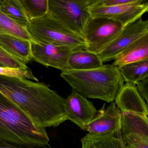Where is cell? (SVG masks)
<instances>
[{"instance_id":"cell-19","label":"cell","mask_w":148,"mask_h":148,"mask_svg":"<svg viewBox=\"0 0 148 148\" xmlns=\"http://www.w3.org/2000/svg\"><path fill=\"white\" fill-rule=\"evenodd\" d=\"M0 8L7 17L24 28L30 21L28 18L20 0H0Z\"/></svg>"},{"instance_id":"cell-26","label":"cell","mask_w":148,"mask_h":148,"mask_svg":"<svg viewBox=\"0 0 148 148\" xmlns=\"http://www.w3.org/2000/svg\"><path fill=\"white\" fill-rule=\"evenodd\" d=\"M146 21L147 24V30L148 32V18L147 20H146Z\"/></svg>"},{"instance_id":"cell-8","label":"cell","mask_w":148,"mask_h":148,"mask_svg":"<svg viewBox=\"0 0 148 148\" xmlns=\"http://www.w3.org/2000/svg\"><path fill=\"white\" fill-rule=\"evenodd\" d=\"M147 33V23L141 18L124 28L121 34L97 55L103 63L114 61L132 43Z\"/></svg>"},{"instance_id":"cell-2","label":"cell","mask_w":148,"mask_h":148,"mask_svg":"<svg viewBox=\"0 0 148 148\" xmlns=\"http://www.w3.org/2000/svg\"><path fill=\"white\" fill-rule=\"evenodd\" d=\"M60 76L73 90L84 97L108 103L115 101L125 83L119 68L113 64L88 70H64Z\"/></svg>"},{"instance_id":"cell-21","label":"cell","mask_w":148,"mask_h":148,"mask_svg":"<svg viewBox=\"0 0 148 148\" xmlns=\"http://www.w3.org/2000/svg\"><path fill=\"white\" fill-rule=\"evenodd\" d=\"M29 21L38 19L48 13L49 0H20Z\"/></svg>"},{"instance_id":"cell-18","label":"cell","mask_w":148,"mask_h":148,"mask_svg":"<svg viewBox=\"0 0 148 148\" xmlns=\"http://www.w3.org/2000/svg\"><path fill=\"white\" fill-rule=\"evenodd\" d=\"M125 83L136 86L148 78V59L119 68Z\"/></svg>"},{"instance_id":"cell-16","label":"cell","mask_w":148,"mask_h":148,"mask_svg":"<svg viewBox=\"0 0 148 148\" xmlns=\"http://www.w3.org/2000/svg\"><path fill=\"white\" fill-rule=\"evenodd\" d=\"M103 63L96 54L86 50L75 51L70 55L68 70H86L101 67Z\"/></svg>"},{"instance_id":"cell-3","label":"cell","mask_w":148,"mask_h":148,"mask_svg":"<svg viewBox=\"0 0 148 148\" xmlns=\"http://www.w3.org/2000/svg\"><path fill=\"white\" fill-rule=\"evenodd\" d=\"M0 141L30 147L45 148L49 139L45 128L0 92Z\"/></svg>"},{"instance_id":"cell-5","label":"cell","mask_w":148,"mask_h":148,"mask_svg":"<svg viewBox=\"0 0 148 148\" xmlns=\"http://www.w3.org/2000/svg\"><path fill=\"white\" fill-rule=\"evenodd\" d=\"M90 0H49L48 14L72 31L83 36L92 18Z\"/></svg>"},{"instance_id":"cell-20","label":"cell","mask_w":148,"mask_h":148,"mask_svg":"<svg viewBox=\"0 0 148 148\" xmlns=\"http://www.w3.org/2000/svg\"><path fill=\"white\" fill-rule=\"evenodd\" d=\"M0 34H8L32 41L27 28L22 27L4 14L0 8Z\"/></svg>"},{"instance_id":"cell-25","label":"cell","mask_w":148,"mask_h":148,"mask_svg":"<svg viewBox=\"0 0 148 148\" xmlns=\"http://www.w3.org/2000/svg\"><path fill=\"white\" fill-rule=\"evenodd\" d=\"M0 148H40L30 147H24V146H19V145H14V144H10L6 143L0 141Z\"/></svg>"},{"instance_id":"cell-15","label":"cell","mask_w":148,"mask_h":148,"mask_svg":"<svg viewBox=\"0 0 148 148\" xmlns=\"http://www.w3.org/2000/svg\"><path fill=\"white\" fill-rule=\"evenodd\" d=\"M0 47L14 57L27 63L33 59L31 41L8 34H0Z\"/></svg>"},{"instance_id":"cell-6","label":"cell","mask_w":148,"mask_h":148,"mask_svg":"<svg viewBox=\"0 0 148 148\" xmlns=\"http://www.w3.org/2000/svg\"><path fill=\"white\" fill-rule=\"evenodd\" d=\"M124 27L116 21L103 17H92L83 32L86 42V50L99 54L114 41Z\"/></svg>"},{"instance_id":"cell-11","label":"cell","mask_w":148,"mask_h":148,"mask_svg":"<svg viewBox=\"0 0 148 148\" xmlns=\"http://www.w3.org/2000/svg\"><path fill=\"white\" fill-rule=\"evenodd\" d=\"M64 109L69 120L84 131L85 126L95 118L98 111L92 102L74 90L65 99Z\"/></svg>"},{"instance_id":"cell-13","label":"cell","mask_w":148,"mask_h":148,"mask_svg":"<svg viewBox=\"0 0 148 148\" xmlns=\"http://www.w3.org/2000/svg\"><path fill=\"white\" fill-rule=\"evenodd\" d=\"M121 131L122 137L132 136L148 141V116L121 112Z\"/></svg>"},{"instance_id":"cell-4","label":"cell","mask_w":148,"mask_h":148,"mask_svg":"<svg viewBox=\"0 0 148 148\" xmlns=\"http://www.w3.org/2000/svg\"><path fill=\"white\" fill-rule=\"evenodd\" d=\"M32 41L42 45L66 46L86 50L83 36L72 31L48 13L30 21L27 28Z\"/></svg>"},{"instance_id":"cell-23","label":"cell","mask_w":148,"mask_h":148,"mask_svg":"<svg viewBox=\"0 0 148 148\" xmlns=\"http://www.w3.org/2000/svg\"><path fill=\"white\" fill-rule=\"evenodd\" d=\"M26 63L24 61L10 54L0 47V67L28 69L29 68Z\"/></svg>"},{"instance_id":"cell-24","label":"cell","mask_w":148,"mask_h":148,"mask_svg":"<svg viewBox=\"0 0 148 148\" xmlns=\"http://www.w3.org/2000/svg\"><path fill=\"white\" fill-rule=\"evenodd\" d=\"M136 86L139 93L147 103L148 110V78Z\"/></svg>"},{"instance_id":"cell-22","label":"cell","mask_w":148,"mask_h":148,"mask_svg":"<svg viewBox=\"0 0 148 148\" xmlns=\"http://www.w3.org/2000/svg\"><path fill=\"white\" fill-rule=\"evenodd\" d=\"M0 76L12 78L33 80L36 82H39L38 79L34 76L33 72L29 68L25 70L0 67Z\"/></svg>"},{"instance_id":"cell-7","label":"cell","mask_w":148,"mask_h":148,"mask_svg":"<svg viewBox=\"0 0 148 148\" xmlns=\"http://www.w3.org/2000/svg\"><path fill=\"white\" fill-rule=\"evenodd\" d=\"M90 11L92 17L112 19L125 28L141 19L148 12V1L136 0L133 3L113 7L92 6Z\"/></svg>"},{"instance_id":"cell-10","label":"cell","mask_w":148,"mask_h":148,"mask_svg":"<svg viewBox=\"0 0 148 148\" xmlns=\"http://www.w3.org/2000/svg\"><path fill=\"white\" fill-rule=\"evenodd\" d=\"M97 111L96 116L85 126L84 131L88 134L102 136L114 134L121 129V112L114 102Z\"/></svg>"},{"instance_id":"cell-9","label":"cell","mask_w":148,"mask_h":148,"mask_svg":"<svg viewBox=\"0 0 148 148\" xmlns=\"http://www.w3.org/2000/svg\"><path fill=\"white\" fill-rule=\"evenodd\" d=\"M33 58L45 67H52L62 71L68 70L70 55L80 49L66 46L42 45L31 41Z\"/></svg>"},{"instance_id":"cell-12","label":"cell","mask_w":148,"mask_h":148,"mask_svg":"<svg viewBox=\"0 0 148 148\" xmlns=\"http://www.w3.org/2000/svg\"><path fill=\"white\" fill-rule=\"evenodd\" d=\"M114 101L122 113H133L148 116L147 103L135 85L125 83Z\"/></svg>"},{"instance_id":"cell-14","label":"cell","mask_w":148,"mask_h":148,"mask_svg":"<svg viewBox=\"0 0 148 148\" xmlns=\"http://www.w3.org/2000/svg\"><path fill=\"white\" fill-rule=\"evenodd\" d=\"M148 59V33L132 43L120 53L113 64L120 68L124 65Z\"/></svg>"},{"instance_id":"cell-17","label":"cell","mask_w":148,"mask_h":148,"mask_svg":"<svg viewBox=\"0 0 148 148\" xmlns=\"http://www.w3.org/2000/svg\"><path fill=\"white\" fill-rule=\"evenodd\" d=\"M82 148H127L121 129L116 133L102 136L87 134L81 139Z\"/></svg>"},{"instance_id":"cell-1","label":"cell","mask_w":148,"mask_h":148,"mask_svg":"<svg viewBox=\"0 0 148 148\" xmlns=\"http://www.w3.org/2000/svg\"><path fill=\"white\" fill-rule=\"evenodd\" d=\"M0 92L40 127H57L69 120L65 99L44 83L0 76Z\"/></svg>"},{"instance_id":"cell-27","label":"cell","mask_w":148,"mask_h":148,"mask_svg":"<svg viewBox=\"0 0 148 148\" xmlns=\"http://www.w3.org/2000/svg\"></svg>"}]
</instances>
